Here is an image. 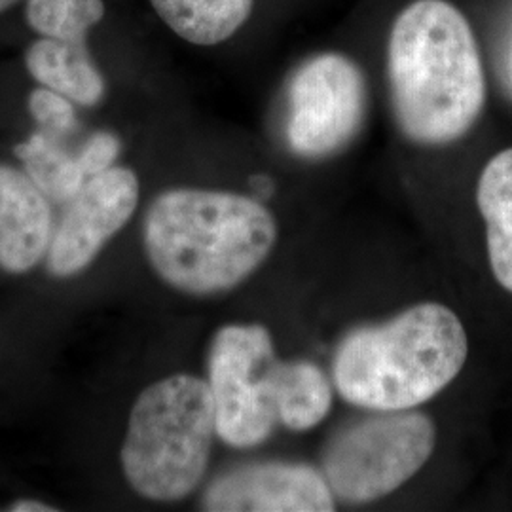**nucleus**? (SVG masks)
I'll list each match as a JSON object with an SVG mask.
<instances>
[{
    "instance_id": "nucleus-10",
    "label": "nucleus",
    "mask_w": 512,
    "mask_h": 512,
    "mask_svg": "<svg viewBox=\"0 0 512 512\" xmlns=\"http://www.w3.org/2000/svg\"><path fill=\"white\" fill-rule=\"evenodd\" d=\"M54 236L52 205L25 171L0 164V268L33 270Z\"/></svg>"
},
{
    "instance_id": "nucleus-9",
    "label": "nucleus",
    "mask_w": 512,
    "mask_h": 512,
    "mask_svg": "<svg viewBox=\"0 0 512 512\" xmlns=\"http://www.w3.org/2000/svg\"><path fill=\"white\" fill-rule=\"evenodd\" d=\"M211 512H330L334 494L323 473L302 463H251L220 475L202 499Z\"/></svg>"
},
{
    "instance_id": "nucleus-2",
    "label": "nucleus",
    "mask_w": 512,
    "mask_h": 512,
    "mask_svg": "<svg viewBox=\"0 0 512 512\" xmlns=\"http://www.w3.org/2000/svg\"><path fill=\"white\" fill-rule=\"evenodd\" d=\"M143 241L150 266L169 287L207 296L255 274L274 251L277 222L249 196L173 188L150 203Z\"/></svg>"
},
{
    "instance_id": "nucleus-12",
    "label": "nucleus",
    "mask_w": 512,
    "mask_h": 512,
    "mask_svg": "<svg viewBox=\"0 0 512 512\" xmlns=\"http://www.w3.org/2000/svg\"><path fill=\"white\" fill-rule=\"evenodd\" d=\"M476 205L486 222L492 272L497 283L512 293V148L499 152L484 167Z\"/></svg>"
},
{
    "instance_id": "nucleus-7",
    "label": "nucleus",
    "mask_w": 512,
    "mask_h": 512,
    "mask_svg": "<svg viewBox=\"0 0 512 512\" xmlns=\"http://www.w3.org/2000/svg\"><path fill=\"white\" fill-rule=\"evenodd\" d=\"M366 78L344 54L313 55L287 88V143L296 156L321 160L348 147L365 124Z\"/></svg>"
},
{
    "instance_id": "nucleus-19",
    "label": "nucleus",
    "mask_w": 512,
    "mask_h": 512,
    "mask_svg": "<svg viewBox=\"0 0 512 512\" xmlns=\"http://www.w3.org/2000/svg\"><path fill=\"white\" fill-rule=\"evenodd\" d=\"M10 511L55 512L57 509H55V507H50V505H46V503H42V501H35V499H19V501H14V503L10 505Z\"/></svg>"
},
{
    "instance_id": "nucleus-6",
    "label": "nucleus",
    "mask_w": 512,
    "mask_h": 512,
    "mask_svg": "<svg viewBox=\"0 0 512 512\" xmlns=\"http://www.w3.org/2000/svg\"><path fill=\"white\" fill-rule=\"evenodd\" d=\"M275 357L262 325H226L213 336L207 384L215 404L217 435L234 448H253L274 431Z\"/></svg>"
},
{
    "instance_id": "nucleus-20",
    "label": "nucleus",
    "mask_w": 512,
    "mask_h": 512,
    "mask_svg": "<svg viewBox=\"0 0 512 512\" xmlns=\"http://www.w3.org/2000/svg\"><path fill=\"white\" fill-rule=\"evenodd\" d=\"M18 0H0V12H4V10H8L12 4H16Z\"/></svg>"
},
{
    "instance_id": "nucleus-18",
    "label": "nucleus",
    "mask_w": 512,
    "mask_h": 512,
    "mask_svg": "<svg viewBox=\"0 0 512 512\" xmlns=\"http://www.w3.org/2000/svg\"><path fill=\"white\" fill-rule=\"evenodd\" d=\"M120 150H122V143L114 133L95 131L76 154V160L82 167V171L86 173V177H92L110 169L116 162Z\"/></svg>"
},
{
    "instance_id": "nucleus-11",
    "label": "nucleus",
    "mask_w": 512,
    "mask_h": 512,
    "mask_svg": "<svg viewBox=\"0 0 512 512\" xmlns=\"http://www.w3.org/2000/svg\"><path fill=\"white\" fill-rule=\"evenodd\" d=\"M31 76L44 88L65 95L80 107H95L105 97V78L86 42H65L42 37L25 55Z\"/></svg>"
},
{
    "instance_id": "nucleus-8",
    "label": "nucleus",
    "mask_w": 512,
    "mask_h": 512,
    "mask_svg": "<svg viewBox=\"0 0 512 512\" xmlns=\"http://www.w3.org/2000/svg\"><path fill=\"white\" fill-rule=\"evenodd\" d=\"M139 203V179L128 167L112 165L86 179L73 200L65 203L46 253L54 277L84 272L95 256L133 217Z\"/></svg>"
},
{
    "instance_id": "nucleus-5",
    "label": "nucleus",
    "mask_w": 512,
    "mask_h": 512,
    "mask_svg": "<svg viewBox=\"0 0 512 512\" xmlns=\"http://www.w3.org/2000/svg\"><path fill=\"white\" fill-rule=\"evenodd\" d=\"M437 427L421 412H376L338 431L323 452L336 499L363 505L399 490L433 456Z\"/></svg>"
},
{
    "instance_id": "nucleus-1",
    "label": "nucleus",
    "mask_w": 512,
    "mask_h": 512,
    "mask_svg": "<svg viewBox=\"0 0 512 512\" xmlns=\"http://www.w3.org/2000/svg\"><path fill=\"white\" fill-rule=\"evenodd\" d=\"M393 114L418 145L461 139L486 105V76L471 23L448 0H416L397 16L387 44Z\"/></svg>"
},
{
    "instance_id": "nucleus-15",
    "label": "nucleus",
    "mask_w": 512,
    "mask_h": 512,
    "mask_svg": "<svg viewBox=\"0 0 512 512\" xmlns=\"http://www.w3.org/2000/svg\"><path fill=\"white\" fill-rule=\"evenodd\" d=\"M23 171L55 203H69L86 183V173L76 156L59 145L57 137L38 131L14 148Z\"/></svg>"
},
{
    "instance_id": "nucleus-3",
    "label": "nucleus",
    "mask_w": 512,
    "mask_h": 512,
    "mask_svg": "<svg viewBox=\"0 0 512 512\" xmlns=\"http://www.w3.org/2000/svg\"><path fill=\"white\" fill-rule=\"evenodd\" d=\"M469 338L450 308L425 302L378 327L353 330L332 361L336 391L372 412L412 410L458 378Z\"/></svg>"
},
{
    "instance_id": "nucleus-14",
    "label": "nucleus",
    "mask_w": 512,
    "mask_h": 512,
    "mask_svg": "<svg viewBox=\"0 0 512 512\" xmlns=\"http://www.w3.org/2000/svg\"><path fill=\"white\" fill-rule=\"evenodd\" d=\"M275 410L291 431H310L329 416L332 385L319 366L308 361H275Z\"/></svg>"
},
{
    "instance_id": "nucleus-4",
    "label": "nucleus",
    "mask_w": 512,
    "mask_h": 512,
    "mask_svg": "<svg viewBox=\"0 0 512 512\" xmlns=\"http://www.w3.org/2000/svg\"><path fill=\"white\" fill-rule=\"evenodd\" d=\"M215 435L205 380L177 374L148 385L131 408L120 454L129 486L162 503L188 497L205 476Z\"/></svg>"
},
{
    "instance_id": "nucleus-16",
    "label": "nucleus",
    "mask_w": 512,
    "mask_h": 512,
    "mask_svg": "<svg viewBox=\"0 0 512 512\" xmlns=\"http://www.w3.org/2000/svg\"><path fill=\"white\" fill-rule=\"evenodd\" d=\"M103 16V0H27V23L38 35L55 40L86 42Z\"/></svg>"
},
{
    "instance_id": "nucleus-17",
    "label": "nucleus",
    "mask_w": 512,
    "mask_h": 512,
    "mask_svg": "<svg viewBox=\"0 0 512 512\" xmlns=\"http://www.w3.org/2000/svg\"><path fill=\"white\" fill-rule=\"evenodd\" d=\"M27 105L35 122L42 126V131L54 137L69 135L76 128L73 101L61 93L42 86L29 95Z\"/></svg>"
},
{
    "instance_id": "nucleus-13",
    "label": "nucleus",
    "mask_w": 512,
    "mask_h": 512,
    "mask_svg": "<svg viewBox=\"0 0 512 512\" xmlns=\"http://www.w3.org/2000/svg\"><path fill=\"white\" fill-rule=\"evenodd\" d=\"M165 25L186 42L215 46L251 18L255 0H150Z\"/></svg>"
}]
</instances>
